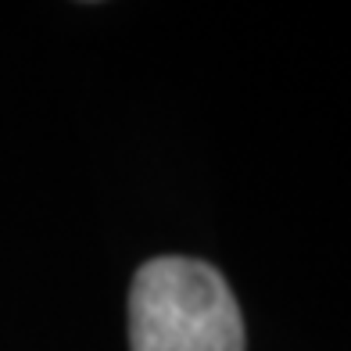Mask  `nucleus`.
Returning <instances> with one entry per match:
<instances>
[{
	"label": "nucleus",
	"mask_w": 351,
	"mask_h": 351,
	"mask_svg": "<svg viewBox=\"0 0 351 351\" xmlns=\"http://www.w3.org/2000/svg\"><path fill=\"white\" fill-rule=\"evenodd\" d=\"M133 351H244L230 283L197 258H151L130 294Z\"/></svg>",
	"instance_id": "nucleus-1"
}]
</instances>
